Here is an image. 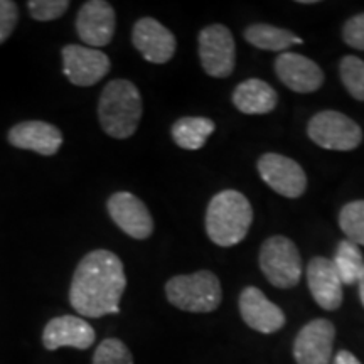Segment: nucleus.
Masks as SVG:
<instances>
[{"instance_id": "1", "label": "nucleus", "mask_w": 364, "mask_h": 364, "mask_svg": "<svg viewBox=\"0 0 364 364\" xmlns=\"http://www.w3.org/2000/svg\"><path fill=\"white\" fill-rule=\"evenodd\" d=\"M127 289L124 262L110 250H93L81 258L70 285V304L80 317L120 314Z\"/></svg>"}, {"instance_id": "2", "label": "nucleus", "mask_w": 364, "mask_h": 364, "mask_svg": "<svg viewBox=\"0 0 364 364\" xmlns=\"http://www.w3.org/2000/svg\"><path fill=\"white\" fill-rule=\"evenodd\" d=\"M144 113L142 95L129 80H112L98 100V120L103 132L125 140L136 132Z\"/></svg>"}, {"instance_id": "3", "label": "nucleus", "mask_w": 364, "mask_h": 364, "mask_svg": "<svg viewBox=\"0 0 364 364\" xmlns=\"http://www.w3.org/2000/svg\"><path fill=\"white\" fill-rule=\"evenodd\" d=\"M252 223V204L238 191H221L208 204L206 233L218 247L230 248L241 243L247 238Z\"/></svg>"}, {"instance_id": "4", "label": "nucleus", "mask_w": 364, "mask_h": 364, "mask_svg": "<svg viewBox=\"0 0 364 364\" xmlns=\"http://www.w3.org/2000/svg\"><path fill=\"white\" fill-rule=\"evenodd\" d=\"M166 297L171 306L184 312H215L223 300L221 282L209 270L176 275L166 284Z\"/></svg>"}, {"instance_id": "5", "label": "nucleus", "mask_w": 364, "mask_h": 364, "mask_svg": "<svg viewBox=\"0 0 364 364\" xmlns=\"http://www.w3.org/2000/svg\"><path fill=\"white\" fill-rule=\"evenodd\" d=\"M258 262L265 279L277 289H292L302 277V257L287 236L277 235L263 241Z\"/></svg>"}, {"instance_id": "6", "label": "nucleus", "mask_w": 364, "mask_h": 364, "mask_svg": "<svg viewBox=\"0 0 364 364\" xmlns=\"http://www.w3.org/2000/svg\"><path fill=\"white\" fill-rule=\"evenodd\" d=\"M307 135L326 150L349 152L363 142V130L353 118L336 110L318 112L309 120Z\"/></svg>"}, {"instance_id": "7", "label": "nucleus", "mask_w": 364, "mask_h": 364, "mask_svg": "<svg viewBox=\"0 0 364 364\" xmlns=\"http://www.w3.org/2000/svg\"><path fill=\"white\" fill-rule=\"evenodd\" d=\"M198 51L203 70L211 78H228L236 65V44L231 31L223 24H211L198 36Z\"/></svg>"}, {"instance_id": "8", "label": "nucleus", "mask_w": 364, "mask_h": 364, "mask_svg": "<svg viewBox=\"0 0 364 364\" xmlns=\"http://www.w3.org/2000/svg\"><path fill=\"white\" fill-rule=\"evenodd\" d=\"M257 169L268 188L284 198L297 199L307 191L306 171L294 159L273 152L263 154Z\"/></svg>"}, {"instance_id": "9", "label": "nucleus", "mask_w": 364, "mask_h": 364, "mask_svg": "<svg viewBox=\"0 0 364 364\" xmlns=\"http://www.w3.org/2000/svg\"><path fill=\"white\" fill-rule=\"evenodd\" d=\"M63 73L75 86L88 88L108 75L110 58L103 51L80 44H68L61 49Z\"/></svg>"}, {"instance_id": "10", "label": "nucleus", "mask_w": 364, "mask_h": 364, "mask_svg": "<svg viewBox=\"0 0 364 364\" xmlns=\"http://www.w3.org/2000/svg\"><path fill=\"white\" fill-rule=\"evenodd\" d=\"M107 211L113 223L130 238L147 240L152 236L154 218L145 203L135 194L127 191L112 194L107 201Z\"/></svg>"}, {"instance_id": "11", "label": "nucleus", "mask_w": 364, "mask_h": 364, "mask_svg": "<svg viewBox=\"0 0 364 364\" xmlns=\"http://www.w3.org/2000/svg\"><path fill=\"white\" fill-rule=\"evenodd\" d=\"M117 29V14L110 2L88 0L76 16V33L93 49L110 44Z\"/></svg>"}, {"instance_id": "12", "label": "nucleus", "mask_w": 364, "mask_h": 364, "mask_svg": "<svg viewBox=\"0 0 364 364\" xmlns=\"http://www.w3.org/2000/svg\"><path fill=\"white\" fill-rule=\"evenodd\" d=\"M134 48L152 65H166L174 58L177 49L176 36L154 17H142L132 29Z\"/></svg>"}, {"instance_id": "13", "label": "nucleus", "mask_w": 364, "mask_h": 364, "mask_svg": "<svg viewBox=\"0 0 364 364\" xmlns=\"http://www.w3.org/2000/svg\"><path fill=\"white\" fill-rule=\"evenodd\" d=\"M336 327L327 318H314L299 331L294 341L297 364H329L334 348Z\"/></svg>"}, {"instance_id": "14", "label": "nucleus", "mask_w": 364, "mask_h": 364, "mask_svg": "<svg viewBox=\"0 0 364 364\" xmlns=\"http://www.w3.org/2000/svg\"><path fill=\"white\" fill-rule=\"evenodd\" d=\"M97 341V332L88 321L80 316L53 317L43 331V346L48 351L61 348H75L80 351L90 349Z\"/></svg>"}, {"instance_id": "15", "label": "nucleus", "mask_w": 364, "mask_h": 364, "mask_svg": "<svg viewBox=\"0 0 364 364\" xmlns=\"http://www.w3.org/2000/svg\"><path fill=\"white\" fill-rule=\"evenodd\" d=\"M238 307L245 324L262 334H275L285 326L284 311L277 304L270 302L257 287H247L241 290Z\"/></svg>"}, {"instance_id": "16", "label": "nucleus", "mask_w": 364, "mask_h": 364, "mask_svg": "<svg viewBox=\"0 0 364 364\" xmlns=\"http://www.w3.org/2000/svg\"><path fill=\"white\" fill-rule=\"evenodd\" d=\"M307 285L312 299L324 311H338L343 306V282L334 262L324 257H316L307 263Z\"/></svg>"}, {"instance_id": "17", "label": "nucleus", "mask_w": 364, "mask_h": 364, "mask_svg": "<svg viewBox=\"0 0 364 364\" xmlns=\"http://www.w3.org/2000/svg\"><path fill=\"white\" fill-rule=\"evenodd\" d=\"M275 73L295 93H314L324 85V73L316 61L297 53H282L275 59Z\"/></svg>"}, {"instance_id": "18", "label": "nucleus", "mask_w": 364, "mask_h": 364, "mask_svg": "<svg viewBox=\"0 0 364 364\" xmlns=\"http://www.w3.org/2000/svg\"><path fill=\"white\" fill-rule=\"evenodd\" d=\"M12 147L31 150L39 156L51 157L63 145V134L56 125L43 120H26L14 125L7 134Z\"/></svg>"}, {"instance_id": "19", "label": "nucleus", "mask_w": 364, "mask_h": 364, "mask_svg": "<svg viewBox=\"0 0 364 364\" xmlns=\"http://www.w3.org/2000/svg\"><path fill=\"white\" fill-rule=\"evenodd\" d=\"M231 100L245 115H267L275 110L279 95L263 80L250 78L236 86Z\"/></svg>"}, {"instance_id": "20", "label": "nucleus", "mask_w": 364, "mask_h": 364, "mask_svg": "<svg viewBox=\"0 0 364 364\" xmlns=\"http://www.w3.org/2000/svg\"><path fill=\"white\" fill-rule=\"evenodd\" d=\"M216 124L206 117H182L172 125L171 135L176 145L184 150H199L215 134Z\"/></svg>"}, {"instance_id": "21", "label": "nucleus", "mask_w": 364, "mask_h": 364, "mask_svg": "<svg viewBox=\"0 0 364 364\" xmlns=\"http://www.w3.org/2000/svg\"><path fill=\"white\" fill-rule=\"evenodd\" d=\"M245 39L255 48L263 49V51L279 53H287V49L294 44H302V39L297 38L292 31L270 24H252L247 27Z\"/></svg>"}, {"instance_id": "22", "label": "nucleus", "mask_w": 364, "mask_h": 364, "mask_svg": "<svg viewBox=\"0 0 364 364\" xmlns=\"http://www.w3.org/2000/svg\"><path fill=\"white\" fill-rule=\"evenodd\" d=\"M332 262H334L343 285L358 284L359 277L364 270V258L356 243L349 240H341Z\"/></svg>"}, {"instance_id": "23", "label": "nucleus", "mask_w": 364, "mask_h": 364, "mask_svg": "<svg viewBox=\"0 0 364 364\" xmlns=\"http://www.w3.org/2000/svg\"><path fill=\"white\" fill-rule=\"evenodd\" d=\"M339 226L343 233L348 236L346 240L353 241L358 247H364V201L348 203L339 213Z\"/></svg>"}, {"instance_id": "24", "label": "nucleus", "mask_w": 364, "mask_h": 364, "mask_svg": "<svg viewBox=\"0 0 364 364\" xmlns=\"http://www.w3.org/2000/svg\"><path fill=\"white\" fill-rule=\"evenodd\" d=\"M339 75L344 88L358 102H364V61L356 56L341 59Z\"/></svg>"}, {"instance_id": "25", "label": "nucleus", "mask_w": 364, "mask_h": 364, "mask_svg": "<svg viewBox=\"0 0 364 364\" xmlns=\"http://www.w3.org/2000/svg\"><path fill=\"white\" fill-rule=\"evenodd\" d=\"M91 364H134V356L124 341L108 338L97 346Z\"/></svg>"}, {"instance_id": "26", "label": "nucleus", "mask_w": 364, "mask_h": 364, "mask_svg": "<svg viewBox=\"0 0 364 364\" xmlns=\"http://www.w3.org/2000/svg\"><path fill=\"white\" fill-rule=\"evenodd\" d=\"M71 4L68 0H29L27 7L34 21L49 22L65 16Z\"/></svg>"}, {"instance_id": "27", "label": "nucleus", "mask_w": 364, "mask_h": 364, "mask_svg": "<svg viewBox=\"0 0 364 364\" xmlns=\"http://www.w3.org/2000/svg\"><path fill=\"white\" fill-rule=\"evenodd\" d=\"M19 22V7L12 0H0V44L11 38Z\"/></svg>"}, {"instance_id": "28", "label": "nucleus", "mask_w": 364, "mask_h": 364, "mask_svg": "<svg viewBox=\"0 0 364 364\" xmlns=\"http://www.w3.org/2000/svg\"><path fill=\"white\" fill-rule=\"evenodd\" d=\"M344 43L358 51H364V14L351 17L343 26Z\"/></svg>"}, {"instance_id": "29", "label": "nucleus", "mask_w": 364, "mask_h": 364, "mask_svg": "<svg viewBox=\"0 0 364 364\" xmlns=\"http://www.w3.org/2000/svg\"><path fill=\"white\" fill-rule=\"evenodd\" d=\"M332 364H361V361L349 351H339L332 359Z\"/></svg>"}, {"instance_id": "30", "label": "nucleus", "mask_w": 364, "mask_h": 364, "mask_svg": "<svg viewBox=\"0 0 364 364\" xmlns=\"http://www.w3.org/2000/svg\"><path fill=\"white\" fill-rule=\"evenodd\" d=\"M358 285H359V299H361V304H363V307H364V270L361 273V277H359Z\"/></svg>"}]
</instances>
